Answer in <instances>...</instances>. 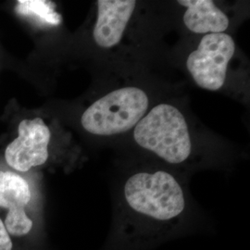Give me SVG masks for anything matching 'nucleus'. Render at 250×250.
<instances>
[{
    "mask_svg": "<svg viewBox=\"0 0 250 250\" xmlns=\"http://www.w3.org/2000/svg\"><path fill=\"white\" fill-rule=\"evenodd\" d=\"M235 51L232 36L208 34L200 40L197 50L188 56L187 67L201 88L217 91L224 84L228 63Z\"/></svg>",
    "mask_w": 250,
    "mask_h": 250,
    "instance_id": "20e7f679",
    "label": "nucleus"
},
{
    "mask_svg": "<svg viewBox=\"0 0 250 250\" xmlns=\"http://www.w3.org/2000/svg\"><path fill=\"white\" fill-rule=\"evenodd\" d=\"M17 10L22 14L34 13L51 24H60L62 17L55 12L52 4L46 1L20 0Z\"/></svg>",
    "mask_w": 250,
    "mask_h": 250,
    "instance_id": "1a4fd4ad",
    "label": "nucleus"
},
{
    "mask_svg": "<svg viewBox=\"0 0 250 250\" xmlns=\"http://www.w3.org/2000/svg\"><path fill=\"white\" fill-rule=\"evenodd\" d=\"M135 6L134 0L98 1V19L93 32L97 45L110 48L121 42Z\"/></svg>",
    "mask_w": 250,
    "mask_h": 250,
    "instance_id": "423d86ee",
    "label": "nucleus"
},
{
    "mask_svg": "<svg viewBox=\"0 0 250 250\" xmlns=\"http://www.w3.org/2000/svg\"><path fill=\"white\" fill-rule=\"evenodd\" d=\"M149 100L143 90L134 86L108 93L97 100L82 115L84 130L96 135H113L131 130L148 108Z\"/></svg>",
    "mask_w": 250,
    "mask_h": 250,
    "instance_id": "7ed1b4c3",
    "label": "nucleus"
},
{
    "mask_svg": "<svg viewBox=\"0 0 250 250\" xmlns=\"http://www.w3.org/2000/svg\"><path fill=\"white\" fill-rule=\"evenodd\" d=\"M187 8L184 22L195 34H221L229 26V19L211 0H179Z\"/></svg>",
    "mask_w": 250,
    "mask_h": 250,
    "instance_id": "0eeeda50",
    "label": "nucleus"
},
{
    "mask_svg": "<svg viewBox=\"0 0 250 250\" xmlns=\"http://www.w3.org/2000/svg\"><path fill=\"white\" fill-rule=\"evenodd\" d=\"M12 250V242L5 228V225L0 219V250Z\"/></svg>",
    "mask_w": 250,
    "mask_h": 250,
    "instance_id": "9d476101",
    "label": "nucleus"
},
{
    "mask_svg": "<svg viewBox=\"0 0 250 250\" xmlns=\"http://www.w3.org/2000/svg\"><path fill=\"white\" fill-rule=\"evenodd\" d=\"M124 199L126 214L111 226L104 250H152L191 231L183 223L184 190L170 172L131 175L125 182Z\"/></svg>",
    "mask_w": 250,
    "mask_h": 250,
    "instance_id": "f257e3e1",
    "label": "nucleus"
},
{
    "mask_svg": "<svg viewBox=\"0 0 250 250\" xmlns=\"http://www.w3.org/2000/svg\"><path fill=\"white\" fill-rule=\"evenodd\" d=\"M19 136L6 148L5 158L10 167L27 171L43 165L48 159L50 130L41 118L23 120L20 123Z\"/></svg>",
    "mask_w": 250,
    "mask_h": 250,
    "instance_id": "39448f33",
    "label": "nucleus"
},
{
    "mask_svg": "<svg viewBox=\"0 0 250 250\" xmlns=\"http://www.w3.org/2000/svg\"><path fill=\"white\" fill-rule=\"evenodd\" d=\"M134 140L170 164L188 161L192 145L188 126L177 107L160 104L135 125Z\"/></svg>",
    "mask_w": 250,
    "mask_h": 250,
    "instance_id": "f03ea898",
    "label": "nucleus"
},
{
    "mask_svg": "<svg viewBox=\"0 0 250 250\" xmlns=\"http://www.w3.org/2000/svg\"><path fill=\"white\" fill-rule=\"evenodd\" d=\"M32 197L26 181L11 171H0V207L9 208V212L21 210Z\"/></svg>",
    "mask_w": 250,
    "mask_h": 250,
    "instance_id": "6e6552de",
    "label": "nucleus"
}]
</instances>
